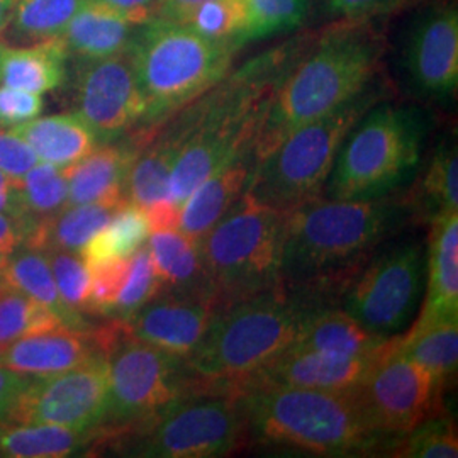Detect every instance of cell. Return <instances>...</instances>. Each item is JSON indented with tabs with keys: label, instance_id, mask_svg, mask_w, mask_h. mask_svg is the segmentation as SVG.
Returning <instances> with one entry per match:
<instances>
[{
	"label": "cell",
	"instance_id": "6da1fadb",
	"mask_svg": "<svg viewBox=\"0 0 458 458\" xmlns=\"http://www.w3.org/2000/svg\"><path fill=\"white\" fill-rule=\"evenodd\" d=\"M414 221L406 196L372 200L314 199L289 213L282 285L338 308L377 248Z\"/></svg>",
	"mask_w": 458,
	"mask_h": 458
},
{
	"label": "cell",
	"instance_id": "7a4b0ae2",
	"mask_svg": "<svg viewBox=\"0 0 458 458\" xmlns=\"http://www.w3.org/2000/svg\"><path fill=\"white\" fill-rule=\"evenodd\" d=\"M304 47L295 39L263 51L179 111L185 138L168 182L172 204L181 208L217 168L257 148L274 92Z\"/></svg>",
	"mask_w": 458,
	"mask_h": 458
},
{
	"label": "cell",
	"instance_id": "3957f363",
	"mask_svg": "<svg viewBox=\"0 0 458 458\" xmlns=\"http://www.w3.org/2000/svg\"><path fill=\"white\" fill-rule=\"evenodd\" d=\"M251 442L312 457L386 455L393 438L377 428L353 391L253 387L236 394Z\"/></svg>",
	"mask_w": 458,
	"mask_h": 458
},
{
	"label": "cell",
	"instance_id": "277c9868",
	"mask_svg": "<svg viewBox=\"0 0 458 458\" xmlns=\"http://www.w3.org/2000/svg\"><path fill=\"white\" fill-rule=\"evenodd\" d=\"M382 53L384 43L369 22H342L302 51L274 92L257 141L259 162L287 134L376 82Z\"/></svg>",
	"mask_w": 458,
	"mask_h": 458
},
{
	"label": "cell",
	"instance_id": "5b68a950",
	"mask_svg": "<svg viewBox=\"0 0 458 458\" xmlns=\"http://www.w3.org/2000/svg\"><path fill=\"white\" fill-rule=\"evenodd\" d=\"M323 310L329 308L282 284L219 306L187 363L206 389L231 393L293 346L312 316Z\"/></svg>",
	"mask_w": 458,
	"mask_h": 458
},
{
	"label": "cell",
	"instance_id": "8992f818",
	"mask_svg": "<svg viewBox=\"0 0 458 458\" xmlns=\"http://www.w3.org/2000/svg\"><path fill=\"white\" fill-rule=\"evenodd\" d=\"M240 49L234 41L208 38L182 22L151 19L138 26L130 51L147 104L140 131H155L221 82Z\"/></svg>",
	"mask_w": 458,
	"mask_h": 458
},
{
	"label": "cell",
	"instance_id": "52a82bcc",
	"mask_svg": "<svg viewBox=\"0 0 458 458\" xmlns=\"http://www.w3.org/2000/svg\"><path fill=\"white\" fill-rule=\"evenodd\" d=\"M426 134L428 121L420 109L378 102L346 136L325 185L327 199L397 194L420 168Z\"/></svg>",
	"mask_w": 458,
	"mask_h": 458
},
{
	"label": "cell",
	"instance_id": "ba28073f",
	"mask_svg": "<svg viewBox=\"0 0 458 458\" xmlns=\"http://www.w3.org/2000/svg\"><path fill=\"white\" fill-rule=\"evenodd\" d=\"M382 98L384 85L372 82L340 107L287 134L259 162L246 196L282 211L321 197L346 136Z\"/></svg>",
	"mask_w": 458,
	"mask_h": 458
},
{
	"label": "cell",
	"instance_id": "9c48e42d",
	"mask_svg": "<svg viewBox=\"0 0 458 458\" xmlns=\"http://www.w3.org/2000/svg\"><path fill=\"white\" fill-rule=\"evenodd\" d=\"M94 442L126 457H228L250 440L236 394L200 389L140 425L98 435Z\"/></svg>",
	"mask_w": 458,
	"mask_h": 458
},
{
	"label": "cell",
	"instance_id": "30bf717a",
	"mask_svg": "<svg viewBox=\"0 0 458 458\" xmlns=\"http://www.w3.org/2000/svg\"><path fill=\"white\" fill-rule=\"evenodd\" d=\"M289 213L245 194L197 240L219 306L282 284Z\"/></svg>",
	"mask_w": 458,
	"mask_h": 458
},
{
	"label": "cell",
	"instance_id": "8fae6325",
	"mask_svg": "<svg viewBox=\"0 0 458 458\" xmlns=\"http://www.w3.org/2000/svg\"><path fill=\"white\" fill-rule=\"evenodd\" d=\"M109 410L98 435L140 425L189 394L204 389L185 359L128 336L107 355Z\"/></svg>",
	"mask_w": 458,
	"mask_h": 458
},
{
	"label": "cell",
	"instance_id": "7c38bea8",
	"mask_svg": "<svg viewBox=\"0 0 458 458\" xmlns=\"http://www.w3.org/2000/svg\"><path fill=\"white\" fill-rule=\"evenodd\" d=\"M426 248L416 240L376 251L350 282L342 310L382 336H395L411 323L423 294Z\"/></svg>",
	"mask_w": 458,
	"mask_h": 458
},
{
	"label": "cell",
	"instance_id": "4fadbf2b",
	"mask_svg": "<svg viewBox=\"0 0 458 458\" xmlns=\"http://www.w3.org/2000/svg\"><path fill=\"white\" fill-rule=\"evenodd\" d=\"M109 410L107 357L87 361L53 376L31 377L7 421L19 425H53L94 433Z\"/></svg>",
	"mask_w": 458,
	"mask_h": 458
},
{
	"label": "cell",
	"instance_id": "5bb4252c",
	"mask_svg": "<svg viewBox=\"0 0 458 458\" xmlns=\"http://www.w3.org/2000/svg\"><path fill=\"white\" fill-rule=\"evenodd\" d=\"M399 340L376 359L353 389L370 421L394 442L437 414L443 389L426 369L399 352Z\"/></svg>",
	"mask_w": 458,
	"mask_h": 458
},
{
	"label": "cell",
	"instance_id": "9a60e30c",
	"mask_svg": "<svg viewBox=\"0 0 458 458\" xmlns=\"http://www.w3.org/2000/svg\"><path fill=\"white\" fill-rule=\"evenodd\" d=\"M75 102L77 114L96 132L100 145L143 128L147 104L131 51L98 60H79Z\"/></svg>",
	"mask_w": 458,
	"mask_h": 458
},
{
	"label": "cell",
	"instance_id": "2e32d148",
	"mask_svg": "<svg viewBox=\"0 0 458 458\" xmlns=\"http://www.w3.org/2000/svg\"><path fill=\"white\" fill-rule=\"evenodd\" d=\"M123 333L121 321L98 329L56 327L0 344V365L31 377L53 376L107 357Z\"/></svg>",
	"mask_w": 458,
	"mask_h": 458
},
{
	"label": "cell",
	"instance_id": "e0dca14e",
	"mask_svg": "<svg viewBox=\"0 0 458 458\" xmlns=\"http://www.w3.org/2000/svg\"><path fill=\"white\" fill-rule=\"evenodd\" d=\"M404 65L412 87L426 98L446 100L457 94L458 11L454 4L433 5L416 21Z\"/></svg>",
	"mask_w": 458,
	"mask_h": 458
},
{
	"label": "cell",
	"instance_id": "ac0fdd59",
	"mask_svg": "<svg viewBox=\"0 0 458 458\" xmlns=\"http://www.w3.org/2000/svg\"><path fill=\"white\" fill-rule=\"evenodd\" d=\"M217 308L213 301L162 291L121 325L128 336L187 360L202 342Z\"/></svg>",
	"mask_w": 458,
	"mask_h": 458
},
{
	"label": "cell",
	"instance_id": "d6986e66",
	"mask_svg": "<svg viewBox=\"0 0 458 458\" xmlns=\"http://www.w3.org/2000/svg\"><path fill=\"white\" fill-rule=\"evenodd\" d=\"M378 357L344 359L293 344L265 363L255 374L240 382L231 393L238 394L253 387L272 386L321 391H353Z\"/></svg>",
	"mask_w": 458,
	"mask_h": 458
},
{
	"label": "cell",
	"instance_id": "ffe728a7",
	"mask_svg": "<svg viewBox=\"0 0 458 458\" xmlns=\"http://www.w3.org/2000/svg\"><path fill=\"white\" fill-rule=\"evenodd\" d=\"M151 138V132L138 131L130 140H115L98 145L79 164L66 168L68 206L128 202L126 182L138 151Z\"/></svg>",
	"mask_w": 458,
	"mask_h": 458
},
{
	"label": "cell",
	"instance_id": "44dd1931",
	"mask_svg": "<svg viewBox=\"0 0 458 458\" xmlns=\"http://www.w3.org/2000/svg\"><path fill=\"white\" fill-rule=\"evenodd\" d=\"M257 165V148H253L217 168L183 200L179 209V231L200 240L245 196Z\"/></svg>",
	"mask_w": 458,
	"mask_h": 458
},
{
	"label": "cell",
	"instance_id": "7402d4cb",
	"mask_svg": "<svg viewBox=\"0 0 458 458\" xmlns=\"http://www.w3.org/2000/svg\"><path fill=\"white\" fill-rule=\"evenodd\" d=\"M429 226L425 306L416 327L458 318V213L442 214Z\"/></svg>",
	"mask_w": 458,
	"mask_h": 458
},
{
	"label": "cell",
	"instance_id": "603a6c76",
	"mask_svg": "<svg viewBox=\"0 0 458 458\" xmlns=\"http://www.w3.org/2000/svg\"><path fill=\"white\" fill-rule=\"evenodd\" d=\"M148 251L164 293L199 297L217 304L197 240L179 229L153 231Z\"/></svg>",
	"mask_w": 458,
	"mask_h": 458
},
{
	"label": "cell",
	"instance_id": "cb8c5ba5",
	"mask_svg": "<svg viewBox=\"0 0 458 458\" xmlns=\"http://www.w3.org/2000/svg\"><path fill=\"white\" fill-rule=\"evenodd\" d=\"M399 336L377 335L342 308H329L312 316L294 344L344 359H374L389 350Z\"/></svg>",
	"mask_w": 458,
	"mask_h": 458
},
{
	"label": "cell",
	"instance_id": "d4e9b609",
	"mask_svg": "<svg viewBox=\"0 0 458 458\" xmlns=\"http://www.w3.org/2000/svg\"><path fill=\"white\" fill-rule=\"evenodd\" d=\"M138 26L98 0H85L60 36L68 55L98 60L131 48Z\"/></svg>",
	"mask_w": 458,
	"mask_h": 458
},
{
	"label": "cell",
	"instance_id": "484cf974",
	"mask_svg": "<svg viewBox=\"0 0 458 458\" xmlns=\"http://www.w3.org/2000/svg\"><path fill=\"white\" fill-rule=\"evenodd\" d=\"M0 285L28 295L41 306L55 312L68 327L85 329L87 321L81 312L66 306L58 293L56 282L49 267L47 251L38 246H17L0 262Z\"/></svg>",
	"mask_w": 458,
	"mask_h": 458
},
{
	"label": "cell",
	"instance_id": "4316f807",
	"mask_svg": "<svg viewBox=\"0 0 458 458\" xmlns=\"http://www.w3.org/2000/svg\"><path fill=\"white\" fill-rule=\"evenodd\" d=\"M45 164L68 168L79 164L100 145L96 132L77 114H56L33 119L11 128Z\"/></svg>",
	"mask_w": 458,
	"mask_h": 458
},
{
	"label": "cell",
	"instance_id": "83f0119b",
	"mask_svg": "<svg viewBox=\"0 0 458 458\" xmlns=\"http://www.w3.org/2000/svg\"><path fill=\"white\" fill-rule=\"evenodd\" d=\"M68 49L62 38L24 48H0V82L33 94H47L65 82Z\"/></svg>",
	"mask_w": 458,
	"mask_h": 458
},
{
	"label": "cell",
	"instance_id": "f1b7e54d",
	"mask_svg": "<svg viewBox=\"0 0 458 458\" xmlns=\"http://www.w3.org/2000/svg\"><path fill=\"white\" fill-rule=\"evenodd\" d=\"M94 433H81L53 425L0 423V457L64 458L75 455L90 442Z\"/></svg>",
	"mask_w": 458,
	"mask_h": 458
},
{
	"label": "cell",
	"instance_id": "f546056e",
	"mask_svg": "<svg viewBox=\"0 0 458 458\" xmlns=\"http://www.w3.org/2000/svg\"><path fill=\"white\" fill-rule=\"evenodd\" d=\"M414 221L431 223L446 213H458V155L455 143H443L426 166L416 189L406 196Z\"/></svg>",
	"mask_w": 458,
	"mask_h": 458
},
{
	"label": "cell",
	"instance_id": "4dcf8cb0",
	"mask_svg": "<svg viewBox=\"0 0 458 458\" xmlns=\"http://www.w3.org/2000/svg\"><path fill=\"white\" fill-rule=\"evenodd\" d=\"M119 208L98 202L66 206L53 217L38 223L28 245L81 253L87 242L111 221Z\"/></svg>",
	"mask_w": 458,
	"mask_h": 458
},
{
	"label": "cell",
	"instance_id": "1f68e13d",
	"mask_svg": "<svg viewBox=\"0 0 458 458\" xmlns=\"http://www.w3.org/2000/svg\"><path fill=\"white\" fill-rule=\"evenodd\" d=\"M397 348L445 386L457 374L458 318L412 325L408 335H401Z\"/></svg>",
	"mask_w": 458,
	"mask_h": 458
},
{
	"label": "cell",
	"instance_id": "d6a6232c",
	"mask_svg": "<svg viewBox=\"0 0 458 458\" xmlns=\"http://www.w3.org/2000/svg\"><path fill=\"white\" fill-rule=\"evenodd\" d=\"M151 234L147 213L131 202L123 204L111 217V221L94 234L81 251L85 263H98L130 259L147 243Z\"/></svg>",
	"mask_w": 458,
	"mask_h": 458
},
{
	"label": "cell",
	"instance_id": "836d02e7",
	"mask_svg": "<svg viewBox=\"0 0 458 458\" xmlns=\"http://www.w3.org/2000/svg\"><path fill=\"white\" fill-rule=\"evenodd\" d=\"M85 0H14L9 28L24 41L60 38Z\"/></svg>",
	"mask_w": 458,
	"mask_h": 458
},
{
	"label": "cell",
	"instance_id": "e575fe53",
	"mask_svg": "<svg viewBox=\"0 0 458 458\" xmlns=\"http://www.w3.org/2000/svg\"><path fill=\"white\" fill-rule=\"evenodd\" d=\"M62 327H65L64 321L48 308L0 285V344Z\"/></svg>",
	"mask_w": 458,
	"mask_h": 458
},
{
	"label": "cell",
	"instance_id": "d590c367",
	"mask_svg": "<svg viewBox=\"0 0 458 458\" xmlns=\"http://www.w3.org/2000/svg\"><path fill=\"white\" fill-rule=\"evenodd\" d=\"M311 0H243L245 26L240 45L289 33L301 26Z\"/></svg>",
	"mask_w": 458,
	"mask_h": 458
},
{
	"label": "cell",
	"instance_id": "8d00e7d4",
	"mask_svg": "<svg viewBox=\"0 0 458 458\" xmlns=\"http://www.w3.org/2000/svg\"><path fill=\"white\" fill-rule=\"evenodd\" d=\"M387 457L457 458V426L437 412L394 443Z\"/></svg>",
	"mask_w": 458,
	"mask_h": 458
},
{
	"label": "cell",
	"instance_id": "74e56055",
	"mask_svg": "<svg viewBox=\"0 0 458 458\" xmlns=\"http://www.w3.org/2000/svg\"><path fill=\"white\" fill-rule=\"evenodd\" d=\"M22 200L36 223L47 221L68 206L66 168L38 164L19 182Z\"/></svg>",
	"mask_w": 458,
	"mask_h": 458
},
{
	"label": "cell",
	"instance_id": "f35d334b",
	"mask_svg": "<svg viewBox=\"0 0 458 458\" xmlns=\"http://www.w3.org/2000/svg\"><path fill=\"white\" fill-rule=\"evenodd\" d=\"M162 293V284L157 276L155 265L148 246H141L131 257V267L124 285L115 299L109 318L115 321H126L134 312L143 308L148 301Z\"/></svg>",
	"mask_w": 458,
	"mask_h": 458
},
{
	"label": "cell",
	"instance_id": "ab89813d",
	"mask_svg": "<svg viewBox=\"0 0 458 458\" xmlns=\"http://www.w3.org/2000/svg\"><path fill=\"white\" fill-rule=\"evenodd\" d=\"M49 267L64 302L73 311L87 312L90 299V270L81 253L47 248Z\"/></svg>",
	"mask_w": 458,
	"mask_h": 458
},
{
	"label": "cell",
	"instance_id": "60d3db41",
	"mask_svg": "<svg viewBox=\"0 0 458 458\" xmlns=\"http://www.w3.org/2000/svg\"><path fill=\"white\" fill-rule=\"evenodd\" d=\"M182 24L191 26L208 38L240 45V36L245 26L243 0H208L185 17Z\"/></svg>",
	"mask_w": 458,
	"mask_h": 458
},
{
	"label": "cell",
	"instance_id": "b9f144b4",
	"mask_svg": "<svg viewBox=\"0 0 458 458\" xmlns=\"http://www.w3.org/2000/svg\"><path fill=\"white\" fill-rule=\"evenodd\" d=\"M130 267H131V257L114 259V260H107V262L89 267L90 299H89L87 312L109 318V312L113 310L115 299L124 285V280L128 277Z\"/></svg>",
	"mask_w": 458,
	"mask_h": 458
},
{
	"label": "cell",
	"instance_id": "7bdbcfd3",
	"mask_svg": "<svg viewBox=\"0 0 458 458\" xmlns=\"http://www.w3.org/2000/svg\"><path fill=\"white\" fill-rule=\"evenodd\" d=\"M43 98L28 90L0 85V128L11 130L19 124L30 123L41 114Z\"/></svg>",
	"mask_w": 458,
	"mask_h": 458
},
{
	"label": "cell",
	"instance_id": "ee69618b",
	"mask_svg": "<svg viewBox=\"0 0 458 458\" xmlns=\"http://www.w3.org/2000/svg\"><path fill=\"white\" fill-rule=\"evenodd\" d=\"M38 164L39 158L33 148L13 130L0 128V172L13 181L21 182Z\"/></svg>",
	"mask_w": 458,
	"mask_h": 458
},
{
	"label": "cell",
	"instance_id": "f6af8a7d",
	"mask_svg": "<svg viewBox=\"0 0 458 458\" xmlns=\"http://www.w3.org/2000/svg\"><path fill=\"white\" fill-rule=\"evenodd\" d=\"M406 0H327V11L342 22H370L374 17L391 14Z\"/></svg>",
	"mask_w": 458,
	"mask_h": 458
},
{
	"label": "cell",
	"instance_id": "bcb514c9",
	"mask_svg": "<svg viewBox=\"0 0 458 458\" xmlns=\"http://www.w3.org/2000/svg\"><path fill=\"white\" fill-rule=\"evenodd\" d=\"M38 223L17 221L5 214H0V262L11 255L17 246L28 243Z\"/></svg>",
	"mask_w": 458,
	"mask_h": 458
},
{
	"label": "cell",
	"instance_id": "7dc6e473",
	"mask_svg": "<svg viewBox=\"0 0 458 458\" xmlns=\"http://www.w3.org/2000/svg\"><path fill=\"white\" fill-rule=\"evenodd\" d=\"M31 376L19 374L0 365V423L7 421L9 412L14 408L19 395L24 393Z\"/></svg>",
	"mask_w": 458,
	"mask_h": 458
},
{
	"label": "cell",
	"instance_id": "c3c4849f",
	"mask_svg": "<svg viewBox=\"0 0 458 458\" xmlns=\"http://www.w3.org/2000/svg\"><path fill=\"white\" fill-rule=\"evenodd\" d=\"M0 214H5L17 221L36 223L24 206L19 182L13 181L4 172H0Z\"/></svg>",
	"mask_w": 458,
	"mask_h": 458
},
{
	"label": "cell",
	"instance_id": "681fc988",
	"mask_svg": "<svg viewBox=\"0 0 458 458\" xmlns=\"http://www.w3.org/2000/svg\"><path fill=\"white\" fill-rule=\"evenodd\" d=\"M104 5L111 7L121 16L131 21L132 24L141 26L157 17L160 0H98Z\"/></svg>",
	"mask_w": 458,
	"mask_h": 458
},
{
	"label": "cell",
	"instance_id": "f907efd6",
	"mask_svg": "<svg viewBox=\"0 0 458 458\" xmlns=\"http://www.w3.org/2000/svg\"><path fill=\"white\" fill-rule=\"evenodd\" d=\"M204 2L208 0H160L155 19L183 22L185 17Z\"/></svg>",
	"mask_w": 458,
	"mask_h": 458
},
{
	"label": "cell",
	"instance_id": "816d5d0a",
	"mask_svg": "<svg viewBox=\"0 0 458 458\" xmlns=\"http://www.w3.org/2000/svg\"><path fill=\"white\" fill-rule=\"evenodd\" d=\"M13 5H14V0H0V34L5 33L9 28Z\"/></svg>",
	"mask_w": 458,
	"mask_h": 458
},
{
	"label": "cell",
	"instance_id": "f5cc1de1",
	"mask_svg": "<svg viewBox=\"0 0 458 458\" xmlns=\"http://www.w3.org/2000/svg\"><path fill=\"white\" fill-rule=\"evenodd\" d=\"M0 48H2V45H0Z\"/></svg>",
	"mask_w": 458,
	"mask_h": 458
}]
</instances>
